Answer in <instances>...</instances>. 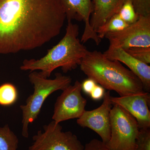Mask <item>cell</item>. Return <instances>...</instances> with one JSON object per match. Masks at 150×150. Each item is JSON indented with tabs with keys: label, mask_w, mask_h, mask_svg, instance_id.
<instances>
[{
	"label": "cell",
	"mask_w": 150,
	"mask_h": 150,
	"mask_svg": "<svg viewBox=\"0 0 150 150\" xmlns=\"http://www.w3.org/2000/svg\"><path fill=\"white\" fill-rule=\"evenodd\" d=\"M29 80L33 85V93L28 98L25 104L20 106L22 112V135L25 138L29 137L28 127L37 119L42 105L46 98L57 91H63L71 85V78L56 73L55 79L45 78L40 72H30Z\"/></svg>",
	"instance_id": "4"
},
{
	"label": "cell",
	"mask_w": 150,
	"mask_h": 150,
	"mask_svg": "<svg viewBox=\"0 0 150 150\" xmlns=\"http://www.w3.org/2000/svg\"><path fill=\"white\" fill-rule=\"evenodd\" d=\"M118 14L122 20L129 24L134 23L139 17L131 0H126L121 7Z\"/></svg>",
	"instance_id": "17"
},
{
	"label": "cell",
	"mask_w": 150,
	"mask_h": 150,
	"mask_svg": "<svg viewBox=\"0 0 150 150\" xmlns=\"http://www.w3.org/2000/svg\"><path fill=\"white\" fill-rule=\"evenodd\" d=\"M112 105H119L135 118L139 129L150 128L149 93L144 91L140 93L126 96H110Z\"/></svg>",
	"instance_id": "11"
},
{
	"label": "cell",
	"mask_w": 150,
	"mask_h": 150,
	"mask_svg": "<svg viewBox=\"0 0 150 150\" xmlns=\"http://www.w3.org/2000/svg\"><path fill=\"white\" fill-rule=\"evenodd\" d=\"M33 137L28 150H83L84 146L71 131L64 132L60 123L52 121Z\"/></svg>",
	"instance_id": "6"
},
{
	"label": "cell",
	"mask_w": 150,
	"mask_h": 150,
	"mask_svg": "<svg viewBox=\"0 0 150 150\" xmlns=\"http://www.w3.org/2000/svg\"><path fill=\"white\" fill-rule=\"evenodd\" d=\"M110 60L116 61L126 65L129 69L136 75L141 81L145 91H150V67L135 59L124 49L109 46L103 53Z\"/></svg>",
	"instance_id": "12"
},
{
	"label": "cell",
	"mask_w": 150,
	"mask_h": 150,
	"mask_svg": "<svg viewBox=\"0 0 150 150\" xmlns=\"http://www.w3.org/2000/svg\"><path fill=\"white\" fill-rule=\"evenodd\" d=\"M18 98V92L13 84L5 83L0 86V105L9 106L14 104Z\"/></svg>",
	"instance_id": "16"
},
{
	"label": "cell",
	"mask_w": 150,
	"mask_h": 150,
	"mask_svg": "<svg viewBox=\"0 0 150 150\" xmlns=\"http://www.w3.org/2000/svg\"><path fill=\"white\" fill-rule=\"evenodd\" d=\"M110 136L106 146L111 150H136L139 131L138 122L128 111L114 105L110 112Z\"/></svg>",
	"instance_id": "5"
},
{
	"label": "cell",
	"mask_w": 150,
	"mask_h": 150,
	"mask_svg": "<svg viewBox=\"0 0 150 150\" xmlns=\"http://www.w3.org/2000/svg\"><path fill=\"white\" fill-rule=\"evenodd\" d=\"M97 84L94 80L88 78L81 83L82 90L87 94L90 95Z\"/></svg>",
	"instance_id": "23"
},
{
	"label": "cell",
	"mask_w": 150,
	"mask_h": 150,
	"mask_svg": "<svg viewBox=\"0 0 150 150\" xmlns=\"http://www.w3.org/2000/svg\"><path fill=\"white\" fill-rule=\"evenodd\" d=\"M62 91L54 105L52 119L56 123L78 119L86 110L87 100L82 95L80 82L76 81Z\"/></svg>",
	"instance_id": "8"
},
{
	"label": "cell",
	"mask_w": 150,
	"mask_h": 150,
	"mask_svg": "<svg viewBox=\"0 0 150 150\" xmlns=\"http://www.w3.org/2000/svg\"><path fill=\"white\" fill-rule=\"evenodd\" d=\"M136 150H150V129H140L136 140Z\"/></svg>",
	"instance_id": "19"
},
{
	"label": "cell",
	"mask_w": 150,
	"mask_h": 150,
	"mask_svg": "<svg viewBox=\"0 0 150 150\" xmlns=\"http://www.w3.org/2000/svg\"><path fill=\"white\" fill-rule=\"evenodd\" d=\"M63 6L68 21L76 20L84 22V30L81 41L85 43L89 40H93L97 45L101 39L91 27V16L92 11V0H59Z\"/></svg>",
	"instance_id": "10"
},
{
	"label": "cell",
	"mask_w": 150,
	"mask_h": 150,
	"mask_svg": "<svg viewBox=\"0 0 150 150\" xmlns=\"http://www.w3.org/2000/svg\"><path fill=\"white\" fill-rule=\"evenodd\" d=\"M66 18L59 0H0V54L41 47L60 34Z\"/></svg>",
	"instance_id": "1"
},
{
	"label": "cell",
	"mask_w": 150,
	"mask_h": 150,
	"mask_svg": "<svg viewBox=\"0 0 150 150\" xmlns=\"http://www.w3.org/2000/svg\"><path fill=\"white\" fill-rule=\"evenodd\" d=\"M110 91L105 93L102 104L96 109L85 110L78 118V125L91 129L99 135L101 141L106 144L110 136V112L112 108Z\"/></svg>",
	"instance_id": "9"
},
{
	"label": "cell",
	"mask_w": 150,
	"mask_h": 150,
	"mask_svg": "<svg viewBox=\"0 0 150 150\" xmlns=\"http://www.w3.org/2000/svg\"><path fill=\"white\" fill-rule=\"evenodd\" d=\"M105 93V89L97 84L89 95L93 100H99L103 98Z\"/></svg>",
	"instance_id": "22"
},
{
	"label": "cell",
	"mask_w": 150,
	"mask_h": 150,
	"mask_svg": "<svg viewBox=\"0 0 150 150\" xmlns=\"http://www.w3.org/2000/svg\"><path fill=\"white\" fill-rule=\"evenodd\" d=\"M125 51L137 60L147 64H150V47H134Z\"/></svg>",
	"instance_id": "18"
},
{
	"label": "cell",
	"mask_w": 150,
	"mask_h": 150,
	"mask_svg": "<svg viewBox=\"0 0 150 150\" xmlns=\"http://www.w3.org/2000/svg\"><path fill=\"white\" fill-rule=\"evenodd\" d=\"M19 140L8 124L0 127V150H17Z\"/></svg>",
	"instance_id": "14"
},
{
	"label": "cell",
	"mask_w": 150,
	"mask_h": 150,
	"mask_svg": "<svg viewBox=\"0 0 150 150\" xmlns=\"http://www.w3.org/2000/svg\"><path fill=\"white\" fill-rule=\"evenodd\" d=\"M126 0H92L90 24L96 31L118 14Z\"/></svg>",
	"instance_id": "13"
},
{
	"label": "cell",
	"mask_w": 150,
	"mask_h": 150,
	"mask_svg": "<svg viewBox=\"0 0 150 150\" xmlns=\"http://www.w3.org/2000/svg\"><path fill=\"white\" fill-rule=\"evenodd\" d=\"M83 150H111L108 149L106 144L97 139H93L86 144Z\"/></svg>",
	"instance_id": "21"
},
{
	"label": "cell",
	"mask_w": 150,
	"mask_h": 150,
	"mask_svg": "<svg viewBox=\"0 0 150 150\" xmlns=\"http://www.w3.org/2000/svg\"><path fill=\"white\" fill-rule=\"evenodd\" d=\"M139 16L150 15V0H131Z\"/></svg>",
	"instance_id": "20"
},
{
	"label": "cell",
	"mask_w": 150,
	"mask_h": 150,
	"mask_svg": "<svg viewBox=\"0 0 150 150\" xmlns=\"http://www.w3.org/2000/svg\"><path fill=\"white\" fill-rule=\"evenodd\" d=\"M81 71L88 78L120 96L144 91L143 84L134 73L118 61L107 59L100 51H89L81 62Z\"/></svg>",
	"instance_id": "2"
},
{
	"label": "cell",
	"mask_w": 150,
	"mask_h": 150,
	"mask_svg": "<svg viewBox=\"0 0 150 150\" xmlns=\"http://www.w3.org/2000/svg\"><path fill=\"white\" fill-rule=\"evenodd\" d=\"M79 31L78 25L68 21L66 33L58 44L40 59L24 60L21 69L30 72L40 70L41 74L46 78L60 67L64 73L75 69L89 52L78 38Z\"/></svg>",
	"instance_id": "3"
},
{
	"label": "cell",
	"mask_w": 150,
	"mask_h": 150,
	"mask_svg": "<svg viewBox=\"0 0 150 150\" xmlns=\"http://www.w3.org/2000/svg\"><path fill=\"white\" fill-rule=\"evenodd\" d=\"M104 38L110 46L124 50L134 47H150V15L139 16L137 21L121 31L109 33Z\"/></svg>",
	"instance_id": "7"
},
{
	"label": "cell",
	"mask_w": 150,
	"mask_h": 150,
	"mask_svg": "<svg viewBox=\"0 0 150 150\" xmlns=\"http://www.w3.org/2000/svg\"><path fill=\"white\" fill-rule=\"evenodd\" d=\"M129 25L122 19L118 13L116 14L100 27L96 30V33L99 38L101 39L104 38L105 35L107 33L121 31L129 26Z\"/></svg>",
	"instance_id": "15"
}]
</instances>
